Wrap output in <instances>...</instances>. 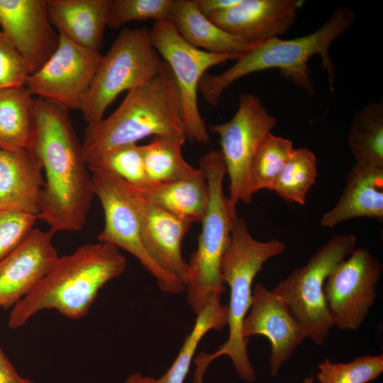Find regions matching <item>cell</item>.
I'll use <instances>...</instances> for the list:
<instances>
[{
	"label": "cell",
	"mask_w": 383,
	"mask_h": 383,
	"mask_svg": "<svg viewBox=\"0 0 383 383\" xmlns=\"http://www.w3.org/2000/svg\"><path fill=\"white\" fill-rule=\"evenodd\" d=\"M33 127L29 148L45 172L38 218L52 232L80 231L94 196L86 163L69 111L33 97Z\"/></svg>",
	"instance_id": "6da1fadb"
},
{
	"label": "cell",
	"mask_w": 383,
	"mask_h": 383,
	"mask_svg": "<svg viewBox=\"0 0 383 383\" xmlns=\"http://www.w3.org/2000/svg\"><path fill=\"white\" fill-rule=\"evenodd\" d=\"M355 18L353 9L340 7L318 29L309 35L289 40L277 37L262 42L243 54L224 72L218 74L205 73L199 84V92L208 104L216 106L222 93L238 79L254 72L277 69L289 82L313 95L315 87L308 62L316 55L321 58L330 89L333 91L336 77L330 47L350 28Z\"/></svg>",
	"instance_id": "7a4b0ae2"
},
{
	"label": "cell",
	"mask_w": 383,
	"mask_h": 383,
	"mask_svg": "<svg viewBox=\"0 0 383 383\" xmlns=\"http://www.w3.org/2000/svg\"><path fill=\"white\" fill-rule=\"evenodd\" d=\"M126 265L118 248L99 241L84 244L70 254L59 256L33 291L12 307L9 328H21L45 309H55L71 319L84 317L99 290L121 275Z\"/></svg>",
	"instance_id": "3957f363"
},
{
	"label": "cell",
	"mask_w": 383,
	"mask_h": 383,
	"mask_svg": "<svg viewBox=\"0 0 383 383\" xmlns=\"http://www.w3.org/2000/svg\"><path fill=\"white\" fill-rule=\"evenodd\" d=\"M150 135L187 138L179 89L165 61L155 76L128 91L110 116L87 124L81 143L86 163L108 150Z\"/></svg>",
	"instance_id": "277c9868"
},
{
	"label": "cell",
	"mask_w": 383,
	"mask_h": 383,
	"mask_svg": "<svg viewBox=\"0 0 383 383\" xmlns=\"http://www.w3.org/2000/svg\"><path fill=\"white\" fill-rule=\"evenodd\" d=\"M285 249L283 241L272 239L262 242L254 238L245 220L238 218L221 264L223 280L230 289L227 305L228 337L213 353L201 352L195 357L194 383H203L209 365L222 355L231 358L235 371L241 379L248 382L256 381V372L248 355V340L242 334L243 321L251 305L255 277L267 260L282 254Z\"/></svg>",
	"instance_id": "5b68a950"
},
{
	"label": "cell",
	"mask_w": 383,
	"mask_h": 383,
	"mask_svg": "<svg viewBox=\"0 0 383 383\" xmlns=\"http://www.w3.org/2000/svg\"><path fill=\"white\" fill-rule=\"evenodd\" d=\"M209 188L208 205L201 221L197 248L189 257L185 284L187 301L197 315L213 299L221 297L226 289L221 264L238 218L236 205L223 191L226 174L221 152L211 150L199 160Z\"/></svg>",
	"instance_id": "8992f818"
},
{
	"label": "cell",
	"mask_w": 383,
	"mask_h": 383,
	"mask_svg": "<svg viewBox=\"0 0 383 383\" xmlns=\"http://www.w3.org/2000/svg\"><path fill=\"white\" fill-rule=\"evenodd\" d=\"M163 62L151 43L147 28L123 30L102 55L80 110L87 124L103 119L106 110L119 94L152 79Z\"/></svg>",
	"instance_id": "52a82bcc"
},
{
	"label": "cell",
	"mask_w": 383,
	"mask_h": 383,
	"mask_svg": "<svg viewBox=\"0 0 383 383\" xmlns=\"http://www.w3.org/2000/svg\"><path fill=\"white\" fill-rule=\"evenodd\" d=\"M356 240L353 234L333 236L305 265L295 269L272 290L316 345L326 340L333 327L324 293L326 281L336 265L355 249Z\"/></svg>",
	"instance_id": "ba28073f"
},
{
	"label": "cell",
	"mask_w": 383,
	"mask_h": 383,
	"mask_svg": "<svg viewBox=\"0 0 383 383\" xmlns=\"http://www.w3.org/2000/svg\"><path fill=\"white\" fill-rule=\"evenodd\" d=\"M149 34L154 49L170 66L177 84L187 138L206 144L209 135L198 107L199 84L209 68L237 60L242 55L209 52L191 45L179 35L170 18L155 21Z\"/></svg>",
	"instance_id": "9c48e42d"
},
{
	"label": "cell",
	"mask_w": 383,
	"mask_h": 383,
	"mask_svg": "<svg viewBox=\"0 0 383 383\" xmlns=\"http://www.w3.org/2000/svg\"><path fill=\"white\" fill-rule=\"evenodd\" d=\"M277 123V119L268 112L259 97L241 93L233 118L209 126L220 138L221 153L230 179L228 198L233 204L251 202L250 165L260 144Z\"/></svg>",
	"instance_id": "30bf717a"
},
{
	"label": "cell",
	"mask_w": 383,
	"mask_h": 383,
	"mask_svg": "<svg viewBox=\"0 0 383 383\" xmlns=\"http://www.w3.org/2000/svg\"><path fill=\"white\" fill-rule=\"evenodd\" d=\"M89 171L94 196L100 201L104 215V226L98 235V241L113 245L134 256L164 292L178 294L184 292V284L160 267L147 252L137 212L125 182L101 170Z\"/></svg>",
	"instance_id": "8fae6325"
},
{
	"label": "cell",
	"mask_w": 383,
	"mask_h": 383,
	"mask_svg": "<svg viewBox=\"0 0 383 383\" xmlns=\"http://www.w3.org/2000/svg\"><path fill=\"white\" fill-rule=\"evenodd\" d=\"M382 264L367 249L355 248L328 277L324 293L333 326L358 330L375 301Z\"/></svg>",
	"instance_id": "7c38bea8"
},
{
	"label": "cell",
	"mask_w": 383,
	"mask_h": 383,
	"mask_svg": "<svg viewBox=\"0 0 383 383\" xmlns=\"http://www.w3.org/2000/svg\"><path fill=\"white\" fill-rule=\"evenodd\" d=\"M102 55L100 51L82 47L60 35L57 49L28 77L26 87L35 97L68 111L81 110Z\"/></svg>",
	"instance_id": "4fadbf2b"
},
{
	"label": "cell",
	"mask_w": 383,
	"mask_h": 383,
	"mask_svg": "<svg viewBox=\"0 0 383 383\" xmlns=\"http://www.w3.org/2000/svg\"><path fill=\"white\" fill-rule=\"evenodd\" d=\"M243 337L248 340L253 335H262L271 344L270 360L272 377L307 334L286 303L272 290L257 282L252 291V302L242 325Z\"/></svg>",
	"instance_id": "5bb4252c"
},
{
	"label": "cell",
	"mask_w": 383,
	"mask_h": 383,
	"mask_svg": "<svg viewBox=\"0 0 383 383\" xmlns=\"http://www.w3.org/2000/svg\"><path fill=\"white\" fill-rule=\"evenodd\" d=\"M0 27L25 60L30 74L59 44L60 35L50 22L45 0H0Z\"/></svg>",
	"instance_id": "9a60e30c"
},
{
	"label": "cell",
	"mask_w": 383,
	"mask_h": 383,
	"mask_svg": "<svg viewBox=\"0 0 383 383\" xmlns=\"http://www.w3.org/2000/svg\"><path fill=\"white\" fill-rule=\"evenodd\" d=\"M139 219L143 245L155 262L185 287L188 263L182 252L184 235L193 224L148 201L126 182Z\"/></svg>",
	"instance_id": "2e32d148"
},
{
	"label": "cell",
	"mask_w": 383,
	"mask_h": 383,
	"mask_svg": "<svg viewBox=\"0 0 383 383\" xmlns=\"http://www.w3.org/2000/svg\"><path fill=\"white\" fill-rule=\"evenodd\" d=\"M302 0H240L206 17L242 42L255 46L286 33L295 23Z\"/></svg>",
	"instance_id": "e0dca14e"
},
{
	"label": "cell",
	"mask_w": 383,
	"mask_h": 383,
	"mask_svg": "<svg viewBox=\"0 0 383 383\" xmlns=\"http://www.w3.org/2000/svg\"><path fill=\"white\" fill-rule=\"evenodd\" d=\"M53 234L34 228L0 261V308L14 306L52 267L59 257L52 242Z\"/></svg>",
	"instance_id": "ac0fdd59"
},
{
	"label": "cell",
	"mask_w": 383,
	"mask_h": 383,
	"mask_svg": "<svg viewBox=\"0 0 383 383\" xmlns=\"http://www.w3.org/2000/svg\"><path fill=\"white\" fill-rule=\"evenodd\" d=\"M40 161L29 150L0 148V211L38 216L44 186Z\"/></svg>",
	"instance_id": "d6986e66"
},
{
	"label": "cell",
	"mask_w": 383,
	"mask_h": 383,
	"mask_svg": "<svg viewBox=\"0 0 383 383\" xmlns=\"http://www.w3.org/2000/svg\"><path fill=\"white\" fill-rule=\"evenodd\" d=\"M362 217L383 221V167L355 163L339 199L323 215L321 224L333 228Z\"/></svg>",
	"instance_id": "ffe728a7"
},
{
	"label": "cell",
	"mask_w": 383,
	"mask_h": 383,
	"mask_svg": "<svg viewBox=\"0 0 383 383\" xmlns=\"http://www.w3.org/2000/svg\"><path fill=\"white\" fill-rule=\"evenodd\" d=\"M111 0H45L48 18L58 34L99 51Z\"/></svg>",
	"instance_id": "44dd1931"
},
{
	"label": "cell",
	"mask_w": 383,
	"mask_h": 383,
	"mask_svg": "<svg viewBox=\"0 0 383 383\" xmlns=\"http://www.w3.org/2000/svg\"><path fill=\"white\" fill-rule=\"evenodd\" d=\"M170 18L179 35L198 49L213 53L243 55L255 47L214 24L201 13L195 0H174Z\"/></svg>",
	"instance_id": "7402d4cb"
},
{
	"label": "cell",
	"mask_w": 383,
	"mask_h": 383,
	"mask_svg": "<svg viewBox=\"0 0 383 383\" xmlns=\"http://www.w3.org/2000/svg\"><path fill=\"white\" fill-rule=\"evenodd\" d=\"M201 170L199 174L192 177L134 187L154 205L192 223H201L209 200L206 176Z\"/></svg>",
	"instance_id": "603a6c76"
},
{
	"label": "cell",
	"mask_w": 383,
	"mask_h": 383,
	"mask_svg": "<svg viewBox=\"0 0 383 383\" xmlns=\"http://www.w3.org/2000/svg\"><path fill=\"white\" fill-rule=\"evenodd\" d=\"M33 97L26 86L0 89V148L28 149L33 127Z\"/></svg>",
	"instance_id": "cb8c5ba5"
},
{
	"label": "cell",
	"mask_w": 383,
	"mask_h": 383,
	"mask_svg": "<svg viewBox=\"0 0 383 383\" xmlns=\"http://www.w3.org/2000/svg\"><path fill=\"white\" fill-rule=\"evenodd\" d=\"M347 143L355 163L383 167V101H371L353 116Z\"/></svg>",
	"instance_id": "d4e9b609"
},
{
	"label": "cell",
	"mask_w": 383,
	"mask_h": 383,
	"mask_svg": "<svg viewBox=\"0 0 383 383\" xmlns=\"http://www.w3.org/2000/svg\"><path fill=\"white\" fill-rule=\"evenodd\" d=\"M186 138L155 137L140 145L150 184L170 182L194 177L201 171L183 158L182 148Z\"/></svg>",
	"instance_id": "484cf974"
},
{
	"label": "cell",
	"mask_w": 383,
	"mask_h": 383,
	"mask_svg": "<svg viewBox=\"0 0 383 383\" xmlns=\"http://www.w3.org/2000/svg\"><path fill=\"white\" fill-rule=\"evenodd\" d=\"M221 297L213 299L197 315L178 355L168 370L155 383H184L190 365L203 337L210 331H221L228 326V309Z\"/></svg>",
	"instance_id": "4316f807"
},
{
	"label": "cell",
	"mask_w": 383,
	"mask_h": 383,
	"mask_svg": "<svg viewBox=\"0 0 383 383\" xmlns=\"http://www.w3.org/2000/svg\"><path fill=\"white\" fill-rule=\"evenodd\" d=\"M316 176L317 160L315 154L306 148H294L272 191L289 203L304 205Z\"/></svg>",
	"instance_id": "83f0119b"
},
{
	"label": "cell",
	"mask_w": 383,
	"mask_h": 383,
	"mask_svg": "<svg viewBox=\"0 0 383 383\" xmlns=\"http://www.w3.org/2000/svg\"><path fill=\"white\" fill-rule=\"evenodd\" d=\"M294 148L291 140L269 133L258 148L250 165L249 190L272 191L274 184Z\"/></svg>",
	"instance_id": "f1b7e54d"
},
{
	"label": "cell",
	"mask_w": 383,
	"mask_h": 383,
	"mask_svg": "<svg viewBox=\"0 0 383 383\" xmlns=\"http://www.w3.org/2000/svg\"><path fill=\"white\" fill-rule=\"evenodd\" d=\"M87 166L89 170H101L138 187L150 184L140 147L137 143L123 145L108 150Z\"/></svg>",
	"instance_id": "f546056e"
},
{
	"label": "cell",
	"mask_w": 383,
	"mask_h": 383,
	"mask_svg": "<svg viewBox=\"0 0 383 383\" xmlns=\"http://www.w3.org/2000/svg\"><path fill=\"white\" fill-rule=\"evenodd\" d=\"M320 383H368L383 372V355H362L348 362H332L326 358L318 365Z\"/></svg>",
	"instance_id": "4dcf8cb0"
},
{
	"label": "cell",
	"mask_w": 383,
	"mask_h": 383,
	"mask_svg": "<svg viewBox=\"0 0 383 383\" xmlns=\"http://www.w3.org/2000/svg\"><path fill=\"white\" fill-rule=\"evenodd\" d=\"M174 0H111L107 26L118 28L134 21L170 18Z\"/></svg>",
	"instance_id": "1f68e13d"
},
{
	"label": "cell",
	"mask_w": 383,
	"mask_h": 383,
	"mask_svg": "<svg viewBox=\"0 0 383 383\" xmlns=\"http://www.w3.org/2000/svg\"><path fill=\"white\" fill-rule=\"evenodd\" d=\"M38 219L28 213L0 211V261L25 240Z\"/></svg>",
	"instance_id": "d6a6232c"
},
{
	"label": "cell",
	"mask_w": 383,
	"mask_h": 383,
	"mask_svg": "<svg viewBox=\"0 0 383 383\" xmlns=\"http://www.w3.org/2000/svg\"><path fill=\"white\" fill-rule=\"evenodd\" d=\"M30 74L25 60L0 30V89L26 86Z\"/></svg>",
	"instance_id": "836d02e7"
},
{
	"label": "cell",
	"mask_w": 383,
	"mask_h": 383,
	"mask_svg": "<svg viewBox=\"0 0 383 383\" xmlns=\"http://www.w3.org/2000/svg\"><path fill=\"white\" fill-rule=\"evenodd\" d=\"M0 383H34L21 376L0 347Z\"/></svg>",
	"instance_id": "e575fe53"
},
{
	"label": "cell",
	"mask_w": 383,
	"mask_h": 383,
	"mask_svg": "<svg viewBox=\"0 0 383 383\" xmlns=\"http://www.w3.org/2000/svg\"><path fill=\"white\" fill-rule=\"evenodd\" d=\"M240 1V0H195L197 8L206 16L230 9Z\"/></svg>",
	"instance_id": "d590c367"
},
{
	"label": "cell",
	"mask_w": 383,
	"mask_h": 383,
	"mask_svg": "<svg viewBox=\"0 0 383 383\" xmlns=\"http://www.w3.org/2000/svg\"><path fill=\"white\" fill-rule=\"evenodd\" d=\"M156 379L144 376L140 372L131 374L124 383H155Z\"/></svg>",
	"instance_id": "8d00e7d4"
},
{
	"label": "cell",
	"mask_w": 383,
	"mask_h": 383,
	"mask_svg": "<svg viewBox=\"0 0 383 383\" xmlns=\"http://www.w3.org/2000/svg\"><path fill=\"white\" fill-rule=\"evenodd\" d=\"M303 383H315V380L312 377H306L304 379Z\"/></svg>",
	"instance_id": "74e56055"
}]
</instances>
